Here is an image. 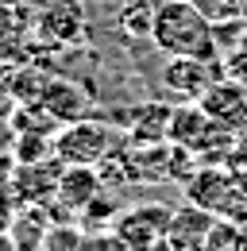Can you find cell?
I'll use <instances>...</instances> for the list:
<instances>
[{
    "label": "cell",
    "mask_w": 247,
    "mask_h": 251,
    "mask_svg": "<svg viewBox=\"0 0 247 251\" xmlns=\"http://www.w3.org/2000/svg\"><path fill=\"white\" fill-rule=\"evenodd\" d=\"M240 251H247V228H244V248H240Z\"/></svg>",
    "instance_id": "5bb4252c"
},
{
    "label": "cell",
    "mask_w": 247,
    "mask_h": 251,
    "mask_svg": "<svg viewBox=\"0 0 247 251\" xmlns=\"http://www.w3.org/2000/svg\"><path fill=\"white\" fill-rule=\"evenodd\" d=\"M170 112L174 104H139L127 120V143H166L170 139Z\"/></svg>",
    "instance_id": "30bf717a"
},
{
    "label": "cell",
    "mask_w": 247,
    "mask_h": 251,
    "mask_svg": "<svg viewBox=\"0 0 247 251\" xmlns=\"http://www.w3.org/2000/svg\"><path fill=\"white\" fill-rule=\"evenodd\" d=\"M185 197L197 205V209H205V213H213V217H236V209H232V201L240 205L247 201L240 182L232 178V174H224L220 166H197V174L185 182Z\"/></svg>",
    "instance_id": "277c9868"
},
{
    "label": "cell",
    "mask_w": 247,
    "mask_h": 251,
    "mask_svg": "<svg viewBox=\"0 0 247 251\" xmlns=\"http://www.w3.org/2000/svg\"><path fill=\"white\" fill-rule=\"evenodd\" d=\"M170 220H174V213L162 209V205H139V209H131V213H124L116 220V236H120L127 248L139 251V248L158 244L170 232Z\"/></svg>",
    "instance_id": "52a82bcc"
},
{
    "label": "cell",
    "mask_w": 247,
    "mask_h": 251,
    "mask_svg": "<svg viewBox=\"0 0 247 251\" xmlns=\"http://www.w3.org/2000/svg\"><path fill=\"white\" fill-rule=\"evenodd\" d=\"M197 104L213 116L216 124L232 127V131L247 127V89H244V81H236V77H216L213 85L201 93Z\"/></svg>",
    "instance_id": "8992f818"
},
{
    "label": "cell",
    "mask_w": 247,
    "mask_h": 251,
    "mask_svg": "<svg viewBox=\"0 0 247 251\" xmlns=\"http://www.w3.org/2000/svg\"><path fill=\"white\" fill-rule=\"evenodd\" d=\"M158 0H124L120 4V31L127 39H151Z\"/></svg>",
    "instance_id": "8fae6325"
},
{
    "label": "cell",
    "mask_w": 247,
    "mask_h": 251,
    "mask_svg": "<svg viewBox=\"0 0 247 251\" xmlns=\"http://www.w3.org/2000/svg\"><path fill=\"white\" fill-rule=\"evenodd\" d=\"M12 220H16V201H12V193L0 186V236L12 228Z\"/></svg>",
    "instance_id": "4fadbf2b"
},
{
    "label": "cell",
    "mask_w": 247,
    "mask_h": 251,
    "mask_svg": "<svg viewBox=\"0 0 247 251\" xmlns=\"http://www.w3.org/2000/svg\"><path fill=\"white\" fill-rule=\"evenodd\" d=\"M220 77V62L209 58H189V54H166V62L158 70L162 89L174 100H201V93Z\"/></svg>",
    "instance_id": "5b68a950"
},
{
    "label": "cell",
    "mask_w": 247,
    "mask_h": 251,
    "mask_svg": "<svg viewBox=\"0 0 247 251\" xmlns=\"http://www.w3.org/2000/svg\"><path fill=\"white\" fill-rule=\"evenodd\" d=\"M100 189H104V186H100L97 166H62L54 201H62L66 209H81V213H85V205H89Z\"/></svg>",
    "instance_id": "9c48e42d"
},
{
    "label": "cell",
    "mask_w": 247,
    "mask_h": 251,
    "mask_svg": "<svg viewBox=\"0 0 247 251\" xmlns=\"http://www.w3.org/2000/svg\"><path fill=\"white\" fill-rule=\"evenodd\" d=\"M232 139H236V131L216 124L197 100L174 104V112H170V143L193 151L201 162H216V158L232 147Z\"/></svg>",
    "instance_id": "7a4b0ae2"
},
{
    "label": "cell",
    "mask_w": 247,
    "mask_h": 251,
    "mask_svg": "<svg viewBox=\"0 0 247 251\" xmlns=\"http://www.w3.org/2000/svg\"><path fill=\"white\" fill-rule=\"evenodd\" d=\"M20 58V27L0 12V62H12Z\"/></svg>",
    "instance_id": "7c38bea8"
},
{
    "label": "cell",
    "mask_w": 247,
    "mask_h": 251,
    "mask_svg": "<svg viewBox=\"0 0 247 251\" xmlns=\"http://www.w3.org/2000/svg\"><path fill=\"white\" fill-rule=\"evenodd\" d=\"M35 108H43L54 124H74V120L89 116V97L81 93V85H74L66 77H50Z\"/></svg>",
    "instance_id": "ba28073f"
},
{
    "label": "cell",
    "mask_w": 247,
    "mask_h": 251,
    "mask_svg": "<svg viewBox=\"0 0 247 251\" xmlns=\"http://www.w3.org/2000/svg\"><path fill=\"white\" fill-rule=\"evenodd\" d=\"M127 147L120 131L112 124H100V120H74V124H62L54 135V158L62 166H97L100 158H108L112 151Z\"/></svg>",
    "instance_id": "3957f363"
},
{
    "label": "cell",
    "mask_w": 247,
    "mask_h": 251,
    "mask_svg": "<svg viewBox=\"0 0 247 251\" xmlns=\"http://www.w3.org/2000/svg\"><path fill=\"white\" fill-rule=\"evenodd\" d=\"M151 43L158 54H189V58L220 62L216 27L197 0H158Z\"/></svg>",
    "instance_id": "6da1fadb"
}]
</instances>
